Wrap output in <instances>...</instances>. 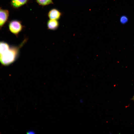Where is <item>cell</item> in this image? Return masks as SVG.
I'll list each match as a JSON object with an SVG mask.
<instances>
[{
  "instance_id": "cell-1",
  "label": "cell",
  "mask_w": 134,
  "mask_h": 134,
  "mask_svg": "<svg viewBox=\"0 0 134 134\" xmlns=\"http://www.w3.org/2000/svg\"><path fill=\"white\" fill-rule=\"evenodd\" d=\"M27 39V38H25L18 46H10L8 50L0 55L1 64L3 65L7 66L13 63L19 56L20 49L26 42Z\"/></svg>"
},
{
  "instance_id": "cell-2",
  "label": "cell",
  "mask_w": 134,
  "mask_h": 134,
  "mask_svg": "<svg viewBox=\"0 0 134 134\" xmlns=\"http://www.w3.org/2000/svg\"><path fill=\"white\" fill-rule=\"evenodd\" d=\"M9 28L10 31L17 36L19 33L22 30L23 26L21 22L17 20H13L9 23Z\"/></svg>"
},
{
  "instance_id": "cell-3",
  "label": "cell",
  "mask_w": 134,
  "mask_h": 134,
  "mask_svg": "<svg viewBox=\"0 0 134 134\" xmlns=\"http://www.w3.org/2000/svg\"><path fill=\"white\" fill-rule=\"evenodd\" d=\"M9 15V12L7 10L0 8V28L7 21Z\"/></svg>"
},
{
  "instance_id": "cell-4",
  "label": "cell",
  "mask_w": 134,
  "mask_h": 134,
  "mask_svg": "<svg viewBox=\"0 0 134 134\" xmlns=\"http://www.w3.org/2000/svg\"><path fill=\"white\" fill-rule=\"evenodd\" d=\"M61 15V13L58 10L55 8L51 9L48 14V16L50 19L56 20L59 19Z\"/></svg>"
},
{
  "instance_id": "cell-5",
  "label": "cell",
  "mask_w": 134,
  "mask_h": 134,
  "mask_svg": "<svg viewBox=\"0 0 134 134\" xmlns=\"http://www.w3.org/2000/svg\"><path fill=\"white\" fill-rule=\"evenodd\" d=\"M59 23L57 20L50 19L47 21V26L50 30H54L58 28Z\"/></svg>"
},
{
  "instance_id": "cell-6",
  "label": "cell",
  "mask_w": 134,
  "mask_h": 134,
  "mask_svg": "<svg viewBox=\"0 0 134 134\" xmlns=\"http://www.w3.org/2000/svg\"><path fill=\"white\" fill-rule=\"evenodd\" d=\"M29 0H11V4L15 8H18L26 4Z\"/></svg>"
},
{
  "instance_id": "cell-7",
  "label": "cell",
  "mask_w": 134,
  "mask_h": 134,
  "mask_svg": "<svg viewBox=\"0 0 134 134\" xmlns=\"http://www.w3.org/2000/svg\"><path fill=\"white\" fill-rule=\"evenodd\" d=\"M10 47L7 43L3 41H0V55L5 53L9 49Z\"/></svg>"
},
{
  "instance_id": "cell-8",
  "label": "cell",
  "mask_w": 134,
  "mask_h": 134,
  "mask_svg": "<svg viewBox=\"0 0 134 134\" xmlns=\"http://www.w3.org/2000/svg\"><path fill=\"white\" fill-rule=\"evenodd\" d=\"M37 2L39 5L44 6L53 4L52 0H36Z\"/></svg>"
},
{
  "instance_id": "cell-9",
  "label": "cell",
  "mask_w": 134,
  "mask_h": 134,
  "mask_svg": "<svg viewBox=\"0 0 134 134\" xmlns=\"http://www.w3.org/2000/svg\"><path fill=\"white\" fill-rule=\"evenodd\" d=\"M128 21V18L125 16H122L120 19V21L122 24H125Z\"/></svg>"
},
{
  "instance_id": "cell-10",
  "label": "cell",
  "mask_w": 134,
  "mask_h": 134,
  "mask_svg": "<svg viewBox=\"0 0 134 134\" xmlns=\"http://www.w3.org/2000/svg\"><path fill=\"white\" fill-rule=\"evenodd\" d=\"M27 133L28 134H35V132L34 131H30L28 132Z\"/></svg>"
},
{
  "instance_id": "cell-11",
  "label": "cell",
  "mask_w": 134,
  "mask_h": 134,
  "mask_svg": "<svg viewBox=\"0 0 134 134\" xmlns=\"http://www.w3.org/2000/svg\"><path fill=\"white\" fill-rule=\"evenodd\" d=\"M79 101H80V102L81 103H83L84 102V101H83V100L82 99H81Z\"/></svg>"
},
{
  "instance_id": "cell-12",
  "label": "cell",
  "mask_w": 134,
  "mask_h": 134,
  "mask_svg": "<svg viewBox=\"0 0 134 134\" xmlns=\"http://www.w3.org/2000/svg\"><path fill=\"white\" fill-rule=\"evenodd\" d=\"M133 99H134V97Z\"/></svg>"
}]
</instances>
